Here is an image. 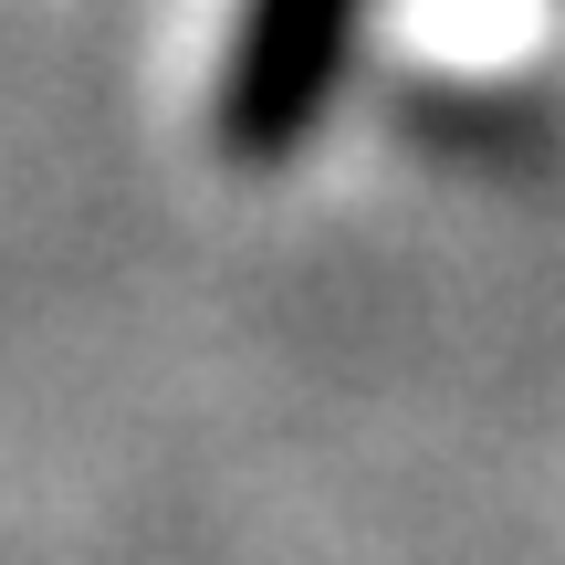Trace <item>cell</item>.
<instances>
[{"label": "cell", "instance_id": "6da1fadb", "mask_svg": "<svg viewBox=\"0 0 565 565\" xmlns=\"http://www.w3.org/2000/svg\"><path fill=\"white\" fill-rule=\"evenodd\" d=\"M345 21H356V0H252L242 11V42H231V74H221V147L231 158H282L324 116Z\"/></svg>", "mask_w": 565, "mask_h": 565}]
</instances>
